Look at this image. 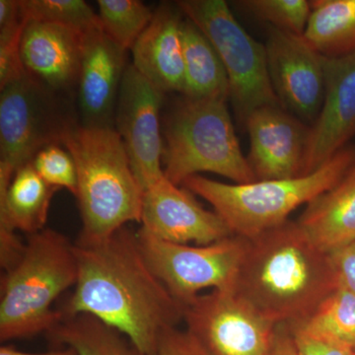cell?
<instances>
[{"label":"cell","instance_id":"20","mask_svg":"<svg viewBox=\"0 0 355 355\" xmlns=\"http://www.w3.org/2000/svg\"><path fill=\"white\" fill-rule=\"evenodd\" d=\"M58 191L42 179L32 162L21 166L9 186L0 190V234L43 230Z\"/></svg>","mask_w":355,"mask_h":355},{"label":"cell","instance_id":"16","mask_svg":"<svg viewBox=\"0 0 355 355\" xmlns=\"http://www.w3.org/2000/svg\"><path fill=\"white\" fill-rule=\"evenodd\" d=\"M127 51L109 38L102 28L84 35L77 85L83 127L114 128L119 91L128 67Z\"/></svg>","mask_w":355,"mask_h":355},{"label":"cell","instance_id":"6","mask_svg":"<svg viewBox=\"0 0 355 355\" xmlns=\"http://www.w3.org/2000/svg\"><path fill=\"white\" fill-rule=\"evenodd\" d=\"M227 101L183 95L167 114L162 164L168 181L181 186L188 178L209 172L235 184L256 182L236 135Z\"/></svg>","mask_w":355,"mask_h":355},{"label":"cell","instance_id":"33","mask_svg":"<svg viewBox=\"0 0 355 355\" xmlns=\"http://www.w3.org/2000/svg\"><path fill=\"white\" fill-rule=\"evenodd\" d=\"M268 355H299L293 336L286 324H279Z\"/></svg>","mask_w":355,"mask_h":355},{"label":"cell","instance_id":"34","mask_svg":"<svg viewBox=\"0 0 355 355\" xmlns=\"http://www.w3.org/2000/svg\"><path fill=\"white\" fill-rule=\"evenodd\" d=\"M0 355H78L76 354V350L71 347H65V349L51 350L49 352H44V354H29V352H21L14 349L12 347L8 345H2L0 347Z\"/></svg>","mask_w":355,"mask_h":355},{"label":"cell","instance_id":"30","mask_svg":"<svg viewBox=\"0 0 355 355\" xmlns=\"http://www.w3.org/2000/svg\"><path fill=\"white\" fill-rule=\"evenodd\" d=\"M289 329L299 355H355L354 349L333 338L300 329Z\"/></svg>","mask_w":355,"mask_h":355},{"label":"cell","instance_id":"32","mask_svg":"<svg viewBox=\"0 0 355 355\" xmlns=\"http://www.w3.org/2000/svg\"><path fill=\"white\" fill-rule=\"evenodd\" d=\"M335 270L338 286L355 295V241L329 253Z\"/></svg>","mask_w":355,"mask_h":355},{"label":"cell","instance_id":"24","mask_svg":"<svg viewBox=\"0 0 355 355\" xmlns=\"http://www.w3.org/2000/svg\"><path fill=\"white\" fill-rule=\"evenodd\" d=\"M288 327L333 338L355 350V295L338 286L305 321Z\"/></svg>","mask_w":355,"mask_h":355},{"label":"cell","instance_id":"10","mask_svg":"<svg viewBox=\"0 0 355 355\" xmlns=\"http://www.w3.org/2000/svg\"><path fill=\"white\" fill-rule=\"evenodd\" d=\"M184 322L211 355H268L277 327L236 292L217 291L184 306Z\"/></svg>","mask_w":355,"mask_h":355},{"label":"cell","instance_id":"1","mask_svg":"<svg viewBox=\"0 0 355 355\" xmlns=\"http://www.w3.org/2000/svg\"><path fill=\"white\" fill-rule=\"evenodd\" d=\"M77 280L60 312L87 314L123 334L144 355H157L166 331L184 321V306L148 266L128 226L105 239L74 243Z\"/></svg>","mask_w":355,"mask_h":355},{"label":"cell","instance_id":"22","mask_svg":"<svg viewBox=\"0 0 355 355\" xmlns=\"http://www.w3.org/2000/svg\"><path fill=\"white\" fill-rule=\"evenodd\" d=\"M304 38L324 58L355 53V0H314Z\"/></svg>","mask_w":355,"mask_h":355},{"label":"cell","instance_id":"21","mask_svg":"<svg viewBox=\"0 0 355 355\" xmlns=\"http://www.w3.org/2000/svg\"><path fill=\"white\" fill-rule=\"evenodd\" d=\"M186 92L191 98L230 99L226 70L209 40L188 18L181 26Z\"/></svg>","mask_w":355,"mask_h":355},{"label":"cell","instance_id":"2","mask_svg":"<svg viewBox=\"0 0 355 355\" xmlns=\"http://www.w3.org/2000/svg\"><path fill=\"white\" fill-rule=\"evenodd\" d=\"M248 241L235 292L275 324L302 323L338 288L330 254L297 221Z\"/></svg>","mask_w":355,"mask_h":355},{"label":"cell","instance_id":"7","mask_svg":"<svg viewBox=\"0 0 355 355\" xmlns=\"http://www.w3.org/2000/svg\"><path fill=\"white\" fill-rule=\"evenodd\" d=\"M176 4L216 49L227 73L236 116L243 125L254 110L282 105L270 83L265 44L245 31L227 2L180 0Z\"/></svg>","mask_w":355,"mask_h":355},{"label":"cell","instance_id":"9","mask_svg":"<svg viewBox=\"0 0 355 355\" xmlns=\"http://www.w3.org/2000/svg\"><path fill=\"white\" fill-rule=\"evenodd\" d=\"M144 259L178 302L186 306L203 289L235 292L248 239L231 235L205 245L174 244L137 231Z\"/></svg>","mask_w":355,"mask_h":355},{"label":"cell","instance_id":"5","mask_svg":"<svg viewBox=\"0 0 355 355\" xmlns=\"http://www.w3.org/2000/svg\"><path fill=\"white\" fill-rule=\"evenodd\" d=\"M354 163L355 147L347 146L305 176L225 184L195 175L181 186L209 202L233 235L251 240L288 221L294 210L333 188Z\"/></svg>","mask_w":355,"mask_h":355},{"label":"cell","instance_id":"25","mask_svg":"<svg viewBox=\"0 0 355 355\" xmlns=\"http://www.w3.org/2000/svg\"><path fill=\"white\" fill-rule=\"evenodd\" d=\"M97 3L103 31L123 50L132 51L154 11L139 0H99Z\"/></svg>","mask_w":355,"mask_h":355},{"label":"cell","instance_id":"26","mask_svg":"<svg viewBox=\"0 0 355 355\" xmlns=\"http://www.w3.org/2000/svg\"><path fill=\"white\" fill-rule=\"evenodd\" d=\"M26 20L51 23L85 35L102 28L99 15L83 0H20Z\"/></svg>","mask_w":355,"mask_h":355},{"label":"cell","instance_id":"29","mask_svg":"<svg viewBox=\"0 0 355 355\" xmlns=\"http://www.w3.org/2000/svg\"><path fill=\"white\" fill-rule=\"evenodd\" d=\"M26 25L24 16L0 26V88L26 73L21 60V39Z\"/></svg>","mask_w":355,"mask_h":355},{"label":"cell","instance_id":"13","mask_svg":"<svg viewBox=\"0 0 355 355\" xmlns=\"http://www.w3.org/2000/svg\"><path fill=\"white\" fill-rule=\"evenodd\" d=\"M140 223V230L174 244L205 246L233 235L214 210L166 178L144 191Z\"/></svg>","mask_w":355,"mask_h":355},{"label":"cell","instance_id":"12","mask_svg":"<svg viewBox=\"0 0 355 355\" xmlns=\"http://www.w3.org/2000/svg\"><path fill=\"white\" fill-rule=\"evenodd\" d=\"M265 46L270 83L280 104L300 120L314 123L324 101L326 58L304 36L272 27Z\"/></svg>","mask_w":355,"mask_h":355},{"label":"cell","instance_id":"19","mask_svg":"<svg viewBox=\"0 0 355 355\" xmlns=\"http://www.w3.org/2000/svg\"><path fill=\"white\" fill-rule=\"evenodd\" d=\"M297 222L326 253L355 241V163L333 188L308 203Z\"/></svg>","mask_w":355,"mask_h":355},{"label":"cell","instance_id":"4","mask_svg":"<svg viewBox=\"0 0 355 355\" xmlns=\"http://www.w3.org/2000/svg\"><path fill=\"white\" fill-rule=\"evenodd\" d=\"M74 243L44 228L28 235L19 261L1 275L0 340L51 333L64 320L53 303L77 280Z\"/></svg>","mask_w":355,"mask_h":355},{"label":"cell","instance_id":"27","mask_svg":"<svg viewBox=\"0 0 355 355\" xmlns=\"http://www.w3.org/2000/svg\"><path fill=\"white\" fill-rule=\"evenodd\" d=\"M236 3L275 29L299 36L304 35L312 10L307 0H243Z\"/></svg>","mask_w":355,"mask_h":355},{"label":"cell","instance_id":"28","mask_svg":"<svg viewBox=\"0 0 355 355\" xmlns=\"http://www.w3.org/2000/svg\"><path fill=\"white\" fill-rule=\"evenodd\" d=\"M35 170L46 184L65 189L76 198V165L71 154L60 144L44 147L31 161Z\"/></svg>","mask_w":355,"mask_h":355},{"label":"cell","instance_id":"14","mask_svg":"<svg viewBox=\"0 0 355 355\" xmlns=\"http://www.w3.org/2000/svg\"><path fill=\"white\" fill-rule=\"evenodd\" d=\"M244 127L250 137L248 163L256 181L302 176L310 127L284 109L270 105L254 110Z\"/></svg>","mask_w":355,"mask_h":355},{"label":"cell","instance_id":"18","mask_svg":"<svg viewBox=\"0 0 355 355\" xmlns=\"http://www.w3.org/2000/svg\"><path fill=\"white\" fill-rule=\"evenodd\" d=\"M179 7L161 4L132 46V65L163 93L186 92Z\"/></svg>","mask_w":355,"mask_h":355},{"label":"cell","instance_id":"3","mask_svg":"<svg viewBox=\"0 0 355 355\" xmlns=\"http://www.w3.org/2000/svg\"><path fill=\"white\" fill-rule=\"evenodd\" d=\"M76 165L83 230L77 242L105 239L141 219L144 191L114 128L74 125L62 139Z\"/></svg>","mask_w":355,"mask_h":355},{"label":"cell","instance_id":"8","mask_svg":"<svg viewBox=\"0 0 355 355\" xmlns=\"http://www.w3.org/2000/svg\"><path fill=\"white\" fill-rule=\"evenodd\" d=\"M0 189L44 147L60 144L74 123L60 96L25 73L0 88Z\"/></svg>","mask_w":355,"mask_h":355},{"label":"cell","instance_id":"17","mask_svg":"<svg viewBox=\"0 0 355 355\" xmlns=\"http://www.w3.org/2000/svg\"><path fill=\"white\" fill-rule=\"evenodd\" d=\"M84 35L51 23L26 20L21 60L26 73L55 95L77 90Z\"/></svg>","mask_w":355,"mask_h":355},{"label":"cell","instance_id":"11","mask_svg":"<svg viewBox=\"0 0 355 355\" xmlns=\"http://www.w3.org/2000/svg\"><path fill=\"white\" fill-rule=\"evenodd\" d=\"M164 95L132 64L128 65L119 91L114 125L144 191L165 178L160 125Z\"/></svg>","mask_w":355,"mask_h":355},{"label":"cell","instance_id":"31","mask_svg":"<svg viewBox=\"0 0 355 355\" xmlns=\"http://www.w3.org/2000/svg\"><path fill=\"white\" fill-rule=\"evenodd\" d=\"M157 355H211L190 331L169 329L159 340Z\"/></svg>","mask_w":355,"mask_h":355},{"label":"cell","instance_id":"23","mask_svg":"<svg viewBox=\"0 0 355 355\" xmlns=\"http://www.w3.org/2000/svg\"><path fill=\"white\" fill-rule=\"evenodd\" d=\"M46 336L78 355H144L121 331L87 314L64 317Z\"/></svg>","mask_w":355,"mask_h":355},{"label":"cell","instance_id":"15","mask_svg":"<svg viewBox=\"0 0 355 355\" xmlns=\"http://www.w3.org/2000/svg\"><path fill=\"white\" fill-rule=\"evenodd\" d=\"M321 111L310 125L302 176L316 171L355 137V53L324 62Z\"/></svg>","mask_w":355,"mask_h":355}]
</instances>
